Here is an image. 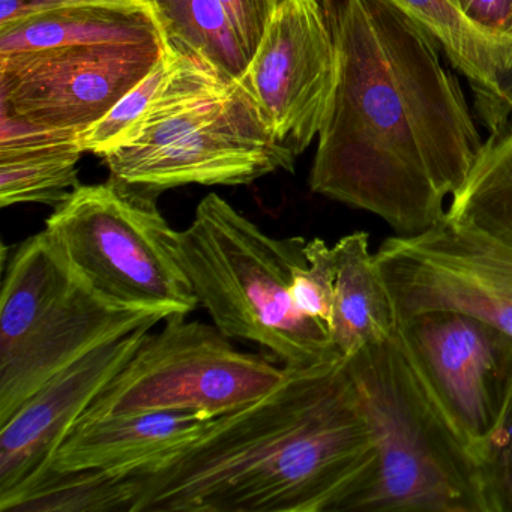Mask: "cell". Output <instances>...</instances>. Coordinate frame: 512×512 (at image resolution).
<instances>
[{"label":"cell","mask_w":512,"mask_h":512,"mask_svg":"<svg viewBox=\"0 0 512 512\" xmlns=\"http://www.w3.org/2000/svg\"><path fill=\"white\" fill-rule=\"evenodd\" d=\"M337 80L310 173L313 193L400 233L445 218L484 146L436 41L388 0H325Z\"/></svg>","instance_id":"obj_1"},{"label":"cell","mask_w":512,"mask_h":512,"mask_svg":"<svg viewBox=\"0 0 512 512\" xmlns=\"http://www.w3.org/2000/svg\"><path fill=\"white\" fill-rule=\"evenodd\" d=\"M376 463L346 359L284 367L259 400L134 476L133 512H340Z\"/></svg>","instance_id":"obj_2"},{"label":"cell","mask_w":512,"mask_h":512,"mask_svg":"<svg viewBox=\"0 0 512 512\" xmlns=\"http://www.w3.org/2000/svg\"><path fill=\"white\" fill-rule=\"evenodd\" d=\"M167 52L151 5H85L0 26V112L80 134L155 70Z\"/></svg>","instance_id":"obj_3"},{"label":"cell","mask_w":512,"mask_h":512,"mask_svg":"<svg viewBox=\"0 0 512 512\" xmlns=\"http://www.w3.org/2000/svg\"><path fill=\"white\" fill-rule=\"evenodd\" d=\"M167 59L139 136L103 157L110 179L157 199L184 185L233 187L293 173L295 155L280 145L244 80L169 46Z\"/></svg>","instance_id":"obj_4"},{"label":"cell","mask_w":512,"mask_h":512,"mask_svg":"<svg viewBox=\"0 0 512 512\" xmlns=\"http://www.w3.org/2000/svg\"><path fill=\"white\" fill-rule=\"evenodd\" d=\"M346 361L373 433L376 463L343 511L488 512L475 455L395 331Z\"/></svg>","instance_id":"obj_5"},{"label":"cell","mask_w":512,"mask_h":512,"mask_svg":"<svg viewBox=\"0 0 512 512\" xmlns=\"http://www.w3.org/2000/svg\"><path fill=\"white\" fill-rule=\"evenodd\" d=\"M301 236L274 238L218 194L178 232V254L199 304L226 337L268 350L283 367L343 359L328 326L298 310L290 284L307 262Z\"/></svg>","instance_id":"obj_6"},{"label":"cell","mask_w":512,"mask_h":512,"mask_svg":"<svg viewBox=\"0 0 512 512\" xmlns=\"http://www.w3.org/2000/svg\"><path fill=\"white\" fill-rule=\"evenodd\" d=\"M95 290L46 229L23 241L0 293V424L92 350L166 320Z\"/></svg>","instance_id":"obj_7"},{"label":"cell","mask_w":512,"mask_h":512,"mask_svg":"<svg viewBox=\"0 0 512 512\" xmlns=\"http://www.w3.org/2000/svg\"><path fill=\"white\" fill-rule=\"evenodd\" d=\"M71 265L116 304L188 316L199 299L178 254V232L155 197L121 182L79 185L47 218Z\"/></svg>","instance_id":"obj_8"},{"label":"cell","mask_w":512,"mask_h":512,"mask_svg":"<svg viewBox=\"0 0 512 512\" xmlns=\"http://www.w3.org/2000/svg\"><path fill=\"white\" fill-rule=\"evenodd\" d=\"M185 317L170 316L158 334L148 332L82 418L193 412L215 419L259 400L283 379L284 367L239 352L217 326Z\"/></svg>","instance_id":"obj_9"},{"label":"cell","mask_w":512,"mask_h":512,"mask_svg":"<svg viewBox=\"0 0 512 512\" xmlns=\"http://www.w3.org/2000/svg\"><path fill=\"white\" fill-rule=\"evenodd\" d=\"M376 265L395 325L434 311L464 314L512 337V248L443 218L428 229L392 236Z\"/></svg>","instance_id":"obj_10"},{"label":"cell","mask_w":512,"mask_h":512,"mask_svg":"<svg viewBox=\"0 0 512 512\" xmlns=\"http://www.w3.org/2000/svg\"><path fill=\"white\" fill-rule=\"evenodd\" d=\"M395 334L476 458L512 404L511 335L449 311L410 317Z\"/></svg>","instance_id":"obj_11"},{"label":"cell","mask_w":512,"mask_h":512,"mask_svg":"<svg viewBox=\"0 0 512 512\" xmlns=\"http://www.w3.org/2000/svg\"><path fill=\"white\" fill-rule=\"evenodd\" d=\"M337 67L323 0H289L272 10L244 82L280 145L296 158L319 136Z\"/></svg>","instance_id":"obj_12"},{"label":"cell","mask_w":512,"mask_h":512,"mask_svg":"<svg viewBox=\"0 0 512 512\" xmlns=\"http://www.w3.org/2000/svg\"><path fill=\"white\" fill-rule=\"evenodd\" d=\"M151 326L92 350L56 374L0 424V511L52 466L53 457L101 391L130 361Z\"/></svg>","instance_id":"obj_13"},{"label":"cell","mask_w":512,"mask_h":512,"mask_svg":"<svg viewBox=\"0 0 512 512\" xmlns=\"http://www.w3.org/2000/svg\"><path fill=\"white\" fill-rule=\"evenodd\" d=\"M209 421L193 412L82 418L56 452L50 469L97 470L119 478L140 475L197 439Z\"/></svg>","instance_id":"obj_14"},{"label":"cell","mask_w":512,"mask_h":512,"mask_svg":"<svg viewBox=\"0 0 512 512\" xmlns=\"http://www.w3.org/2000/svg\"><path fill=\"white\" fill-rule=\"evenodd\" d=\"M439 46L466 77L490 133L512 121V40L473 23L452 0H388Z\"/></svg>","instance_id":"obj_15"},{"label":"cell","mask_w":512,"mask_h":512,"mask_svg":"<svg viewBox=\"0 0 512 512\" xmlns=\"http://www.w3.org/2000/svg\"><path fill=\"white\" fill-rule=\"evenodd\" d=\"M0 116V206L61 205L79 187V134L41 130Z\"/></svg>","instance_id":"obj_16"},{"label":"cell","mask_w":512,"mask_h":512,"mask_svg":"<svg viewBox=\"0 0 512 512\" xmlns=\"http://www.w3.org/2000/svg\"><path fill=\"white\" fill-rule=\"evenodd\" d=\"M337 277L328 331L344 359L395 331L391 296L370 251L365 232L343 236L334 245Z\"/></svg>","instance_id":"obj_17"},{"label":"cell","mask_w":512,"mask_h":512,"mask_svg":"<svg viewBox=\"0 0 512 512\" xmlns=\"http://www.w3.org/2000/svg\"><path fill=\"white\" fill-rule=\"evenodd\" d=\"M445 218L512 248V121L484 142Z\"/></svg>","instance_id":"obj_18"},{"label":"cell","mask_w":512,"mask_h":512,"mask_svg":"<svg viewBox=\"0 0 512 512\" xmlns=\"http://www.w3.org/2000/svg\"><path fill=\"white\" fill-rule=\"evenodd\" d=\"M167 46L196 56L227 79L244 80L248 61L220 0H146Z\"/></svg>","instance_id":"obj_19"},{"label":"cell","mask_w":512,"mask_h":512,"mask_svg":"<svg viewBox=\"0 0 512 512\" xmlns=\"http://www.w3.org/2000/svg\"><path fill=\"white\" fill-rule=\"evenodd\" d=\"M137 493L139 484L134 476L50 469L20 494L7 512H133Z\"/></svg>","instance_id":"obj_20"},{"label":"cell","mask_w":512,"mask_h":512,"mask_svg":"<svg viewBox=\"0 0 512 512\" xmlns=\"http://www.w3.org/2000/svg\"><path fill=\"white\" fill-rule=\"evenodd\" d=\"M169 71L167 52L155 70L136 88L131 89L118 101L100 121L79 134V143L83 151L104 155L124 148L139 136L143 121L151 109L155 98L163 88Z\"/></svg>","instance_id":"obj_21"},{"label":"cell","mask_w":512,"mask_h":512,"mask_svg":"<svg viewBox=\"0 0 512 512\" xmlns=\"http://www.w3.org/2000/svg\"><path fill=\"white\" fill-rule=\"evenodd\" d=\"M305 257L307 262L293 271L290 295L301 313L328 326L337 277L334 247L323 239H311L305 245Z\"/></svg>","instance_id":"obj_22"},{"label":"cell","mask_w":512,"mask_h":512,"mask_svg":"<svg viewBox=\"0 0 512 512\" xmlns=\"http://www.w3.org/2000/svg\"><path fill=\"white\" fill-rule=\"evenodd\" d=\"M488 512L512 511V404L487 445L476 455Z\"/></svg>","instance_id":"obj_23"},{"label":"cell","mask_w":512,"mask_h":512,"mask_svg":"<svg viewBox=\"0 0 512 512\" xmlns=\"http://www.w3.org/2000/svg\"><path fill=\"white\" fill-rule=\"evenodd\" d=\"M245 56L251 62L271 17V0H220Z\"/></svg>","instance_id":"obj_24"},{"label":"cell","mask_w":512,"mask_h":512,"mask_svg":"<svg viewBox=\"0 0 512 512\" xmlns=\"http://www.w3.org/2000/svg\"><path fill=\"white\" fill-rule=\"evenodd\" d=\"M464 16L490 34L512 40V0H452Z\"/></svg>","instance_id":"obj_25"},{"label":"cell","mask_w":512,"mask_h":512,"mask_svg":"<svg viewBox=\"0 0 512 512\" xmlns=\"http://www.w3.org/2000/svg\"><path fill=\"white\" fill-rule=\"evenodd\" d=\"M142 0H0V26L49 11L85 5L130 4Z\"/></svg>","instance_id":"obj_26"},{"label":"cell","mask_w":512,"mask_h":512,"mask_svg":"<svg viewBox=\"0 0 512 512\" xmlns=\"http://www.w3.org/2000/svg\"><path fill=\"white\" fill-rule=\"evenodd\" d=\"M289 0H271L272 8L280 7V5L286 4Z\"/></svg>","instance_id":"obj_27"}]
</instances>
